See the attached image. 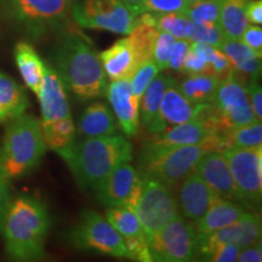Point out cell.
I'll return each mask as SVG.
<instances>
[{
	"label": "cell",
	"instance_id": "cell-45",
	"mask_svg": "<svg viewBox=\"0 0 262 262\" xmlns=\"http://www.w3.org/2000/svg\"><path fill=\"white\" fill-rule=\"evenodd\" d=\"M247 18L249 24L261 26L262 24V2L251 0L247 4Z\"/></svg>",
	"mask_w": 262,
	"mask_h": 262
},
{
	"label": "cell",
	"instance_id": "cell-37",
	"mask_svg": "<svg viewBox=\"0 0 262 262\" xmlns=\"http://www.w3.org/2000/svg\"><path fill=\"white\" fill-rule=\"evenodd\" d=\"M191 41H199L203 44L211 45V47L220 48L225 40L221 28L219 25L206 24V25H194L193 32L189 38Z\"/></svg>",
	"mask_w": 262,
	"mask_h": 262
},
{
	"label": "cell",
	"instance_id": "cell-13",
	"mask_svg": "<svg viewBox=\"0 0 262 262\" xmlns=\"http://www.w3.org/2000/svg\"><path fill=\"white\" fill-rule=\"evenodd\" d=\"M9 3L12 16L37 33L60 22L67 14L71 0H9Z\"/></svg>",
	"mask_w": 262,
	"mask_h": 262
},
{
	"label": "cell",
	"instance_id": "cell-32",
	"mask_svg": "<svg viewBox=\"0 0 262 262\" xmlns=\"http://www.w3.org/2000/svg\"><path fill=\"white\" fill-rule=\"evenodd\" d=\"M225 149L232 147H255L262 145V124L261 120L234 127L222 135ZM224 152V150H222Z\"/></svg>",
	"mask_w": 262,
	"mask_h": 262
},
{
	"label": "cell",
	"instance_id": "cell-8",
	"mask_svg": "<svg viewBox=\"0 0 262 262\" xmlns=\"http://www.w3.org/2000/svg\"><path fill=\"white\" fill-rule=\"evenodd\" d=\"M139 16L123 0H80L73 6V17L84 28L129 34Z\"/></svg>",
	"mask_w": 262,
	"mask_h": 262
},
{
	"label": "cell",
	"instance_id": "cell-28",
	"mask_svg": "<svg viewBox=\"0 0 262 262\" xmlns=\"http://www.w3.org/2000/svg\"><path fill=\"white\" fill-rule=\"evenodd\" d=\"M141 21L155 26L160 32L171 34L176 39H188L194 28V24L185 14H150L143 12L139 16Z\"/></svg>",
	"mask_w": 262,
	"mask_h": 262
},
{
	"label": "cell",
	"instance_id": "cell-24",
	"mask_svg": "<svg viewBox=\"0 0 262 262\" xmlns=\"http://www.w3.org/2000/svg\"><path fill=\"white\" fill-rule=\"evenodd\" d=\"M15 61L22 79L29 90L38 95L45 74V64L35 49L26 41H19L15 48Z\"/></svg>",
	"mask_w": 262,
	"mask_h": 262
},
{
	"label": "cell",
	"instance_id": "cell-40",
	"mask_svg": "<svg viewBox=\"0 0 262 262\" xmlns=\"http://www.w3.org/2000/svg\"><path fill=\"white\" fill-rule=\"evenodd\" d=\"M241 40L255 54L262 56V29L260 26H248L242 34Z\"/></svg>",
	"mask_w": 262,
	"mask_h": 262
},
{
	"label": "cell",
	"instance_id": "cell-39",
	"mask_svg": "<svg viewBox=\"0 0 262 262\" xmlns=\"http://www.w3.org/2000/svg\"><path fill=\"white\" fill-rule=\"evenodd\" d=\"M189 47H191V40L188 39H176L169 57V68L173 71H182Z\"/></svg>",
	"mask_w": 262,
	"mask_h": 262
},
{
	"label": "cell",
	"instance_id": "cell-43",
	"mask_svg": "<svg viewBox=\"0 0 262 262\" xmlns=\"http://www.w3.org/2000/svg\"><path fill=\"white\" fill-rule=\"evenodd\" d=\"M241 251V248L235 244H225L219 247L209 256L208 261L212 262H233L237 261V256Z\"/></svg>",
	"mask_w": 262,
	"mask_h": 262
},
{
	"label": "cell",
	"instance_id": "cell-33",
	"mask_svg": "<svg viewBox=\"0 0 262 262\" xmlns=\"http://www.w3.org/2000/svg\"><path fill=\"white\" fill-rule=\"evenodd\" d=\"M222 0H194L189 2L186 16L194 25H219Z\"/></svg>",
	"mask_w": 262,
	"mask_h": 262
},
{
	"label": "cell",
	"instance_id": "cell-4",
	"mask_svg": "<svg viewBox=\"0 0 262 262\" xmlns=\"http://www.w3.org/2000/svg\"><path fill=\"white\" fill-rule=\"evenodd\" d=\"M210 150H225L221 135H212L196 145L170 147L148 145L141 158L140 172L173 188L194 171L202 157Z\"/></svg>",
	"mask_w": 262,
	"mask_h": 262
},
{
	"label": "cell",
	"instance_id": "cell-26",
	"mask_svg": "<svg viewBox=\"0 0 262 262\" xmlns=\"http://www.w3.org/2000/svg\"><path fill=\"white\" fill-rule=\"evenodd\" d=\"M175 83V80L168 74L158 73L150 81L146 90L140 97V119L142 125L147 129L152 125L157 116H158L160 102L169 85Z\"/></svg>",
	"mask_w": 262,
	"mask_h": 262
},
{
	"label": "cell",
	"instance_id": "cell-21",
	"mask_svg": "<svg viewBox=\"0 0 262 262\" xmlns=\"http://www.w3.org/2000/svg\"><path fill=\"white\" fill-rule=\"evenodd\" d=\"M219 49L228 58L233 73L245 84L257 80L261 72V56L255 54L241 39H225Z\"/></svg>",
	"mask_w": 262,
	"mask_h": 262
},
{
	"label": "cell",
	"instance_id": "cell-31",
	"mask_svg": "<svg viewBox=\"0 0 262 262\" xmlns=\"http://www.w3.org/2000/svg\"><path fill=\"white\" fill-rule=\"evenodd\" d=\"M158 32L159 31L155 26L146 24V22L141 21L139 18L135 27L131 29V32L127 34V39H129L134 51H135L140 66L143 62L152 58L153 48H155Z\"/></svg>",
	"mask_w": 262,
	"mask_h": 262
},
{
	"label": "cell",
	"instance_id": "cell-14",
	"mask_svg": "<svg viewBox=\"0 0 262 262\" xmlns=\"http://www.w3.org/2000/svg\"><path fill=\"white\" fill-rule=\"evenodd\" d=\"M37 96L40 104L41 129L72 118L66 86L51 66H45L44 79Z\"/></svg>",
	"mask_w": 262,
	"mask_h": 262
},
{
	"label": "cell",
	"instance_id": "cell-16",
	"mask_svg": "<svg viewBox=\"0 0 262 262\" xmlns=\"http://www.w3.org/2000/svg\"><path fill=\"white\" fill-rule=\"evenodd\" d=\"M194 172L221 199H227L243 205L232 178L228 163L222 152L217 150L206 152L196 164Z\"/></svg>",
	"mask_w": 262,
	"mask_h": 262
},
{
	"label": "cell",
	"instance_id": "cell-23",
	"mask_svg": "<svg viewBox=\"0 0 262 262\" xmlns=\"http://www.w3.org/2000/svg\"><path fill=\"white\" fill-rule=\"evenodd\" d=\"M118 124L112 111L102 102L91 103L81 114L78 131L85 137L107 136L117 134Z\"/></svg>",
	"mask_w": 262,
	"mask_h": 262
},
{
	"label": "cell",
	"instance_id": "cell-20",
	"mask_svg": "<svg viewBox=\"0 0 262 262\" xmlns=\"http://www.w3.org/2000/svg\"><path fill=\"white\" fill-rule=\"evenodd\" d=\"M104 73L111 80L129 79L140 67L135 51L129 39L122 38L111 48L98 54Z\"/></svg>",
	"mask_w": 262,
	"mask_h": 262
},
{
	"label": "cell",
	"instance_id": "cell-25",
	"mask_svg": "<svg viewBox=\"0 0 262 262\" xmlns=\"http://www.w3.org/2000/svg\"><path fill=\"white\" fill-rule=\"evenodd\" d=\"M28 97L17 81L0 72V124L16 119L26 113Z\"/></svg>",
	"mask_w": 262,
	"mask_h": 262
},
{
	"label": "cell",
	"instance_id": "cell-29",
	"mask_svg": "<svg viewBox=\"0 0 262 262\" xmlns=\"http://www.w3.org/2000/svg\"><path fill=\"white\" fill-rule=\"evenodd\" d=\"M220 81V79L211 74L188 75L179 89L192 102L210 103L214 100Z\"/></svg>",
	"mask_w": 262,
	"mask_h": 262
},
{
	"label": "cell",
	"instance_id": "cell-11",
	"mask_svg": "<svg viewBox=\"0 0 262 262\" xmlns=\"http://www.w3.org/2000/svg\"><path fill=\"white\" fill-rule=\"evenodd\" d=\"M71 239L75 247L84 250L97 251L116 257H127L124 238L106 217H102L96 211L81 212L80 220L72 231Z\"/></svg>",
	"mask_w": 262,
	"mask_h": 262
},
{
	"label": "cell",
	"instance_id": "cell-17",
	"mask_svg": "<svg viewBox=\"0 0 262 262\" xmlns=\"http://www.w3.org/2000/svg\"><path fill=\"white\" fill-rule=\"evenodd\" d=\"M176 187L179 211L193 224L201 220L212 203L220 198L194 171L186 176Z\"/></svg>",
	"mask_w": 262,
	"mask_h": 262
},
{
	"label": "cell",
	"instance_id": "cell-7",
	"mask_svg": "<svg viewBox=\"0 0 262 262\" xmlns=\"http://www.w3.org/2000/svg\"><path fill=\"white\" fill-rule=\"evenodd\" d=\"M134 210L148 239L180 215L178 199L171 186L143 173Z\"/></svg>",
	"mask_w": 262,
	"mask_h": 262
},
{
	"label": "cell",
	"instance_id": "cell-6",
	"mask_svg": "<svg viewBox=\"0 0 262 262\" xmlns=\"http://www.w3.org/2000/svg\"><path fill=\"white\" fill-rule=\"evenodd\" d=\"M210 117L221 136L226 131L257 120L249 102L247 85L233 72L219 84L210 102Z\"/></svg>",
	"mask_w": 262,
	"mask_h": 262
},
{
	"label": "cell",
	"instance_id": "cell-36",
	"mask_svg": "<svg viewBox=\"0 0 262 262\" xmlns=\"http://www.w3.org/2000/svg\"><path fill=\"white\" fill-rule=\"evenodd\" d=\"M188 3V0H145L142 14H186Z\"/></svg>",
	"mask_w": 262,
	"mask_h": 262
},
{
	"label": "cell",
	"instance_id": "cell-10",
	"mask_svg": "<svg viewBox=\"0 0 262 262\" xmlns=\"http://www.w3.org/2000/svg\"><path fill=\"white\" fill-rule=\"evenodd\" d=\"M194 224L178 215L148 239L153 261L187 262L196 257Z\"/></svg>",
	"mask_w": 262,
	"mask_h": 262
},
{
	"label": "cell",
	"instance_id": "cell-12",
	"mask_svg": "<svg viewBox=\"0 0 262 262\" xmlns=\"http://www.w3.org/2000/svg\"><path fill=\"white\" fill-rule=\"evenodd\" d=\"M141 183L142 173L129 163H123L104 179L96 193L100 202L108 208L129 206L134 209L141 191Z\"/></svg>",
	"mask_w": 262,
	"mask_h": 262
},
{
	"label": "cell",
	"instance_id": "cell-1",
	"mask_svg": "<svg viewBox=\"0 0 262 262\" xmlns=\"http://www.w3.org/2000/svg\"><path fill=\"white\" fill-rule=\"evenodd\" d=\"M83 188L97 192L104 179L123 163L133 159V146L124 135L88 137L56 150Z\"/></svg>",
	"mask_w": 262,
	"mask_h": 262
},
{
	"label": "cell",
	"instance_id": "cell-41",
	"mask_svg": "<svg viewBox=\"0 0 262 262\" xmlns=\"http://www.w3.org/2000/svg\"><path fill=\"white\" fill-rule=\"evenodd\" d=\"M9 180L10 179L6 176L4 169H3L2 162H0V228H2L5 214L8 211L10 203H11Z\"/></svg>",
	"mask_w": 262,
	"mask_h": 262
},
{
	"label": "cell",
	"instance_id": "cell-46",
	"mask_svg": "<svg viewBox=\"0 0 262 262\" xmlns=\"http://www.w3.org/2000/svg\"><path fill=\"white\" fill-rule=\"evenodd\" d=\"M127 6H130L137 15L142 14V5L145 0H123Z\"/></svg>",
	"mask_w": 262,
	"mask_h": 262
},
{
	"label": "cell",
	"instance_id": "cell-30",
	"mask_svg": "<svg viewBox=\"0 0 262 262\" xmlns=\"http://www.w3.org/2000/svg\"><path fill=\"white\" fill-rule=\"evenodd\" d=\"M106 219L124 239H148L134 209L129 206H113L106 212Z\"/></svg>",
	"mask_w": 262,
	"mask_h": 262
},
{
	"label": "cell",
	"instance_id": "cell-27",
	"mask_svg": "<svg viewBox=\"0 0 262 262\" xmlns=\"http://www.w3.org/2000/svg\"><path fill=\"white\" fill-rule=\"evenodd\" d=\"M249 0H222L220 26L225 39H241L249 26L247 18V4Z\"/></svg>",
	"mask_w": 262,
	"mask_h": 262
},
{
	"label": "cell",
	"instance_id": "cell-35",
	"mask_svg": "<svg viewBox=\"0 0 262 262\" xmlns=\"http://www.w3.org/2000/svg\"><path fill=\"white\" fill-rule=\"evenodd\" d=\"M176 38L165 32H158L156 38L155 48H153L152 60L156 62L159 70H168L169 68V57L171 54V49Z\"/></svg>",
	"mask_w": 262,
	"mask_h": 262
},
{
	"label": "cell",
	"instance_id": "cell-44",
	"mask_svg": "<svg viewBox=\"0 0 262 262\" xmlns=\"http://www.w3.org/2000/svg\"><path fill=\"white\" fill-rule=\"evenodd\" d=\"M237 261L239 262H261L262 253L260 243L255 245H249V247L242 248L239 251Z\"/></svg>",
	"mask_w": 262,
	"mask_h": 262
},
{
	"label": "cell",
	"instance_id": "cell-47",
	"mask_svg": "<svg viewBox=\"0 0 262 262\" xmlns=\"http://www.w3.org/2000/svg\"><path fill=\"white\" fill-rule=\"evenodd\" d=\"M188 2H194V0H188Z\"/></svg>",
	"mask_w": 262,
	"mask_h": 262
},
{
	"label": "cell",
	"instance_id": "cell-19",
	"mask_svg": "<svg viewBox=\"0 0 262 262\" xmlns=\"http://www.w3.org/2000/svg\"><path fill=\"white\" fill-rule=\"evenodd\" d=\"M104 94L124 135L129 137L136 135L140 124V100L134 95L130 80H113V83L107 85Z\"/></svg>",
	"mask_w": 262,
	"mask_h": 262
},
{
	"label": "cell",
	"instance_id": "cell-34",
	"mask_svg": "<svg viewBox=\"0 0 262 262\" xmlns=\"http://www.w3.org/2000/svg\"><path fill=\"white\" fill-rule=\"evenodd\" d=\"M159 71L160 70L158 68V66L150 58V60L143 62L135 71V73L129 78L133 93L139 100L150 81L155 79L156 75L159 73Z\"/></svg>",
	"mask_w": 262,
	"mask_h": 262
},
{
	"label": "cell",
	"instance_id": "cell-2",
	"mask_svg": "<svg viewBox=\"0 0 262 262\" xmlns=\"http://www.w3.org/2000/svg\"><path fill=\"white\" fill-rule=\"evenodd\" d=\"M49 227L50 216L39 199L21 195L10 203L2 225L5 250L10 258L35 261L44 257Z\"/></svg>",
	"mask_w": 262,
	"mask_h": 262
},
{
	"label": "cell",
	"instance_id": "cell-22",
	"mask_svg": "<svg viewBox=\"0 0 262 262\" xmlns=\"http://www.w3.org/2000/svg\"><path fill=\"white\" fill-rule=\"evenodd\" d=\"M245 211V208L239 203L219 198L212 203L204 216L194 224L196 234H205L237 222Z\"/></svg>",
	"mask_w": 262,
	"mask_h": 262
},
{
	"label": "cell",
	"instance_id": "cell-9",
	"mask_svg": "<svg viewBox=\"0 0 262 262\" xmlns=\"http://www.w3.org/2000/svg\"><path fill=\"white\" fill-rule=\"evenodd\" d=\"M244 208H257L262 195V145L232 147L222 152Z\"/></svg>",
	"mask_w": 262,
	"mask_h": 262
},
{
	"label": "cell",
	"instance_id": "cell-18",
	"mask_svg": "<svg viewBox=\"0 0 262 262\" xmlns=\"http://www.w3.org/2000/svg\"><path fill=\"white\" fill-rule=\"evenodd\" d=\"M157 135L158 137L149 145L170 147L196 145V143L204 142L212 135H220V134H217L214 123L211 122V118L209 116V103H206L198 118L179 124V125L170 126Z\"/></svg>",
	"mask_w": 262,
	"mask_h": 262
},
{
	"label": "cell",
	"instance_id": "cell-15",
	"mask_svg": "<svg viewBox=\"0 0 262 262\" xmlns=\"http://www.w3.org/2000/svg\"><path fill=\"white\" fill-rule=\"evenodd\" d=\"M205 104L192 102L180 91L179 86L172 83L166 88L160 102L158 116L148 127V131L159 134L170 126L195 119L202 114Z\"/></svg>",
	"mask_w": 262,
	"mask_h": 262
},
{
	"label": "cell",
	"instance_id": "cell-42",
	"mask_svg": "<svg viewBox=\"0 0 262 262\" xmlns=\"http://www.w3.org/2000/svg\"><path fill=\"white\" fill-rule=\"evenodd\" d=\"M247 91L249 96V102L253 108V112L257 120H261L262 118V90L260 84H257V80L248 81Z\"/></svg>",
	"mask_w": 262,
	"mask_h": 262
},
{
	"label": "cell",
	"instance_id": "cell-3",
	"mask_svg": "<svg viewBox=\"0 0 262 262\" xmlns=\"http://www.w3.org/2000/svg\"><path fill=\"white\" fill-rule=\"evenodd\" d=\"M54 64L64 86L81 101L93 100L106 93L107 75L100 56L79 35L68 34L58 42Z\"/></svg>",
	"mask_w": 262,
	"mask_h": 262
},
{
	"label": "cell",
	"instance_id": "cell-38",
	"mask_svg": "<svg viewBox=\"0 0 262 262\" xmlns=\"http://www.w3.org/2000/svg\"><path fill=\"white\" fill-rule=\"evenodd\" d=\"M125 243L127 258L134 261L150 262L153 261L152 255H150L148 239L143 238H126L124 239Z\"/></svg>",
	"mask_w": 262,
	"mask_h": 262
},
{
	"label": "cell",
	"instance_id": "cell-5",
	"mask_svg": "<svg viewBox=\"0 0 262 262\" xmlns=\"http://www.w3.org/2000/svg\"><path fill=\"white\" fill-rule=\"evenodd\" d=\"M40 120L22 114L6 127L0 162L9 179H17L38 165L47 152Z\"/></svg>",
	"mask_w": 262,
	"mask_h": 262
}]
</instances>
